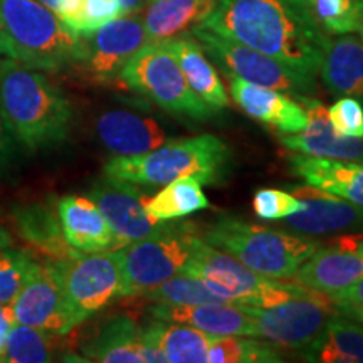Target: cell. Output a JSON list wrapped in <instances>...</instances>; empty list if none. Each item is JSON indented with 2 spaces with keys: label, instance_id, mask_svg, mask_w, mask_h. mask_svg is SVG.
Wrapping results in <instances>:
<instances>
[{
  "label": "cell",
  "instance_id": "obj_1",
  "mask_svg": "<svg viewBox=\"0 0 363 363\" xmlns=\"http://www.w3.org/2000/svg\"><path fill=\"white\" fill-rule=\"evenodd\" d=\"M201 26L315 76L330 39L305 0H219Z\"/></svg>",
  "mask_w": 363,
  "mask_h": 363
},
{
  "label": "cell",
  "instance_id": "obj_2",
  "mask_svg": "<svg viewBox=\"0 0 363 363\" xmlns=\"http://www.w3.org/2000/svg\"><path fill=\"white\" fill-rule=\"evenodd\" d=\"M0 110L12 138L30 150L54 147L69 135L72 108L62 91L12 57L0 61Z\"/></svg>",
  "mask_w": 363,
  "mask_h": 363
},
{
  "label": "cell",
  "instance_id": "obj_3",
  "mask_svg": "<svg viewBox=\"0 0 363 363\" xmlns=\"http://www.w3.org/2000/svg\"><path fill=\"white\" fill-rule=\"evenodd\" d=\"M230 160L229 147L219 136L206 133L163 143L143 155L111 158L104 175L135 185H165L187 177L216 185L230 172Z\"/></svg>",
  "mask_w": 363,
  "mask_h": 363
},
{
  "label": "cell",
  "instance_id": "obj_4",
  "mask_svg": "<svg viewBox=\"0 0 363 363\" xmlns=\"http://www.w3.org/2000/svg\"><path fill=\"white\" fill-rule=\"evenodd\" d=\"M203 240L272 279H291L299 266L323 246L310 238L267 229L230 216L219 217L207 227Z\"/></svg>",
  "mask_w": 363,
  "mask_h": 363
},
{
  "label": "cell",
  "instance_id": "obj_5",
  "mask_svg": "<svg viewBox=\"0 0 363 363\" xmlns=\"http://www.w3.org/2000/svg\"><path fill=\"white\" fill-rule=\"evenodd\" d=\"M13 59L39 71H57L83 61L84 39L38 0H0Z\"/></svg>",
  "mask_w": 363,
  "mask_h": 363
},
{
  "label": "cell",
  "instance_id": "obj_6",
  "mask_svg": "<svg viewBox=\"0 0 363 363\" xmlns=\"http://www.w3.org/2000/svg\"><path fill=\"white\" fill-rule=\"evenodd\" d=\"M182 274L195 276L225 301L239 306L267 308L313 293V289L298 283H281L257 274L235 257L212 247L203 238L195 242Z\"/></svg>",
  "mask_w": 363,
  "mask_h": 363
},
{
  "label": "cell",
  "instance_id": "obj_7",
  "mask_svg": "<svg viewBox=\"0 0 363 363\" xmlns=\"http://www.w3.org/2000/svg\"><path fill=\"white\" fill-rule=\"evenodd\" d=\"M118 78L126 88L142 94L163 111L194 121L212 118V110L190 88L165 40L143 45L123 66Z\"/></svg>",
  "mask_w": 363,
  "mask_h": 363
},
{
  "label": "cell",
  "instance_id": "obj_8",
  "mask_svg": "<svg viewBox=\"0 0 363 363\" xmlns=\"http://www.w3.org/2000/svg\"><path fill=\"white\" fill-rule=\"evenodd\" d=\"M201 235L190 222H167L148 238L121 247V296H147L163 281L180 274Z\"/></svg>",
  "mask_w": 363,
  "mask_h": 363
},
{
  "label": "cell",
  "instance_id": "obj_9",
  "mask_svg": "<svg viewBox=\"0 0 363 363\" xmlns=\"http://www.w3.org/2000/svg\"><path fill=\"white\" fill-rule=\"evenodd\" d=\"M190 34L225 74L238 76L247 83L283 91L291 96H310L316 91V78L310 72L299 71L279 59L267 56L238 40L212 33L202 26H195Z\"/></svg>",
  "mask_w": 363,
  "mask_h": 363
},
{
  "label": "cell",
  "instance_id": "obj_10",
  "mask_svg": "<svg viewBox=\"0 0 363 363\" xmlns=\"http://www.w3.org/2000/svg\"><path fill=\"white\" fill-rule=\"evenodd\" d=\"M54 264L61 276L67 306L76 326L121 296L123 271L120 249L98 252L74 251Z\"/></svg>",
  "mask_w": 363,
  "mask_h": 363
},
{
  "label": "cell",
  "instance_id": "obj_11",
  "mask_svg": "<svg viewBox=\"0 0 363 363\" xmlns=\"http://www.w3.org/2000/svg\"><path fill=\"white\" fill-rule=\"evenodd\" d=\"M244 308L252 316L261 338L296 352L306 350L315 343L338 313L326 294L316 291L286 299L274 306Z\"/></svg>",
  "mask_w": 363,
  "mask_h": 363
},
{
  "label": "cell",
  "instance_id": "obj_12",
  "mask_svg": "<svg viewBox=\"0 0 363 363\" xmlns=\"http://www.w3.org/2000/svg\"><path fill=\"white\" fill-rule=\"evenodd\" d=\"M16 323L33 326L52 335H66L76 328L54 262H38L11 303Z\"/></svg>",
  "mask_w": 363,
  "mask_h": 363
},
{
  "label": "cell",
  "instance_id": "obj_13",
  "mask_svg": "<svg viewBox=\"0 0 363 363\" xmlns=\"http://www.w3.org/2000/svg\"><path fill=\"white\" fill-rule=\"evenodd\" d=\"M116 238L118 249L158 233L167 222H155L145 211V197L138 185L104 175L89 190Z\"/></svg>",
  "mask_w": 363,
  "mask_h": 363
},
{
  "label": "cell",
  "instance_id": "obj_14",
  "mask_svg": "<svg viewBox=\"0 0 363 363\" xmlns=\"http://www.w3.org/2000/svg\"><path fill=\"white\" fill-rule=\"evenodd\" d=\"M83 39V62L99 83H110L118 78L126 62L150 43L142 17L133 13L108 22Z\"/></svg>",
  "mask_w": 363,
  "mask_h": 363
},
{
  "label": "cell",
  "instance_id": "obj_15",
  "mask_svg": "<svg viewBox=\"0 0 363 363\" xmlns=\"http://www.w3.org/2000/svg\"><path fill=\"white\" fill-rule=\"evenodd\" d=\"M363 278V240L342 238L331 246H321L303 262L293 276L294 283L313 291L335 294Z\"/></svg>",
  "mask_w": 363,
  "mask_h": 363
},
{
  "label": "cell",
  "instance_id": "obj_16",
  "mask_svg": "<svg viewBox=\"0 0 363 363\" xmlns=\"http://www.w3.org/2000/svg\"><path fill=\"white\" fill-rule=\"evenodd\" d=\"M294 195L305 207L283 219L293 233L303 235H337L363 233V207L316 187H296Z\"/></svg>",
  "mask_w": 363,
  "mask_h": 363
},
{
  "label": "cell",
  "instance_id": "obj_17",
  "mask_svg": "<svg viewBox=\"0 0 363 363\" xmlns=\"http://www.w3.org/2000/svg\"><path fill=\"white\" fill-rule=\"evenodd\" d=\"M227 78L234 103L246 115L283 135L299 133L305 130L308 125L306 110L303 104L291 98V94L247 83L238 76L227 74Z\"/></svg>",
  "mask_w": 363,
  "mask_h": 363
},
{
  "label": "cell",
  "instance_id": "obj_18",
  "mask_svg": "<svg viewBox=\"0 0 363 363\" xmlns=\"http://www.w3.org/2000/svg\"><path fill=\"white\" fill-rule=\"evenodd\" d=\"M305 106L308 125L299 133L283 135L281 143L301 155L363 162V138L338 135L330 123L328 110L318 99L298 96Z\"/></svg>",
  "mask_w": 363,
  "mask_h": 363
},
{
  "label": "cell",
  "instance_id": "obj_19",
  "mask_svg": "<svg viewBox=\"0 0 363 363\" xmlns=\"http://www.w3.org/2000/svg\"><path fill=\"white\" fill-rule=\"evenodd\" d=\"M155 320L172 321L217 335V337H259L256 323L244 306L234 303L212 305H158L150 308Z\"/></svg>",
  "mask_w": 363,
  "mask_h": 363
},
{
  "label": "cell",
  "instance_id": "obj_20",
  "mask_svg": "<svg viewBox=\"0 0 363 363\" xmlns=\"http://www.w3.org/2000/svg\"><path fill=\"white\" fill-rule=\"evenodd\" d=\"M96 135L116 157H135L167 143V133L153 118L136 113L106 111L96 120Z\"/></svg>",
  "mask_w": 363,
  "mask_h": 363
},
{
  "label": "cell",
  "instance_id": "obj_21",
  "mask_svg": "<svg viewBox=\"0 0 363 363\" xmlns=\"http://www.w3.org/2000/svg\"><path fill=\"white\" fill-rule=\"evenodd\" d=\"M56 211L62 235L71 249L78 252L118 249L110 224L89 197L66 195L57 202Z\"/></svg>",
  "mask_w": 363,
  "mask_h": 363
},
{
  "label": "cell",
  "instance_id": "obj_22",
  "mask_svg": "<svg viewBox=\"0 0 363 363\" xmlns=\"http://www.w3.org/2000/svg\"><path fill=\"white\" fill-rule=\"evenodd\" d=\"M148 362L203 363L217 335L194 326L155 320L142 330Z\"/></svg>",
  "mask_w": 363,
  "mask_h": 363
},
{
  "label": "cell",
  "instance_id": "obj_23",
  "mask_svg": "<svg viewBox=\"0 0 363 363\" xmlns=\"http://www.w3.org/2000/svg\"><path fill=\"white\" fill-rule=\"evenodd\" d=\"M289 167L310 187L363 207V162L293 155L289 157Z\"/></svg>",
  "mask_w": 363,
  "mask_h": 363
},
{
  "label": "cell",
  "instance_id": "obj_24",
  "mask_svg": "<svg viewBox=\"0 0 363 363\" xmlns=\"http://www.w3.org/2000/svg\"><path fill=\"white\" fill-rule=\"evenodd\" d=\"M325 88L335 96H350L363 104V43L343 34L328 39L320 71Z\"/></svg>",
  "mask_w": 363,
  "mask_h": 363
},
{
  "label": "cell",
  "instance_id": "obj_25",
  "mask_svg": "<svg viewBox=\"0 0 363 363\" xmlns=\"http://www.w3.org/2000/svg\"><path fill=\"white\" fill-rule=\"evenodd\" d=\"M167 45L179 61L185 79L194 93L211 108L212 111L229 106V94L219 78V72L203 54L201 43L190 33L167 39Z\"/></svg>",
  "mask_w": 363,
  "mask_h": 363
},
{
  "label": "cell",
  "instance_id": "obj_26",
  "mask_svg": "<svg viewBox=\"0 0 363 363\" xmlns=\"http://www.w3.org/2000/svg\"><path fill=\"white\" fill-rule=\"evenodd\" d=\"M219 0H150L142 21L150 43L190 33L211 16Z\"/></svg>",
  "mask_w": 363,
  "mask_h": 363
},
{
  "label": "cell",
  "instance_id": "obj_27",
  "mask_svg": "<svg viewBox=\"0 0 363 363\" xmlns=\"http://www.w3.org/2000/svg\"><path fill=\"white\" fill-rule=\"evenodd\" d=\"M21 239L34 251L43 254L49 262L66 259L74 252L62 235L61 222L51 207L29 203L12 212Z\"/></svg>",
  "mask_w": 363,
  "mask_h": 363
},
{
  "label": "cell",
  "instance_id": "obj_28",
  "mask_svg": "<svg viewBox=\"0 0 363 363\" xmlns=\"http://www.w3.org/2000/svg\"><path fill=\"white\" fill-rule=\"evenodd\" d=\"M86 360L103 363H147L142 328L133 320L121 316L99 330L91 343L84 347Z\"/></svg>",
  "mask_w": 363,
  "mask_h": 363
},
{
  "label": "cell",
  "instance_id": "obj_29",
  "mask_svg": "<svg viewBox=\"0 0 363 363\" xmlns=\"http://www.w3.org/2000/svg\"><path fill=\"white\" fill-rule=\"evenodd\" d=\"M301 355L318 363H363V325L337 313Z\"/></svg>",
  "mask_w": 363,
  "mask_h": 363
},
{
  "label": "cell",
  "instance_id": "obj_30",
  "mask_svg": "<svg viewBox=\"0 0 363 363\" xmlns=\"http://www.w3.org/2000/svg\"><path fill=\"white\" fill-rule=\"evenodd\" d=\"M211 207L202 182L187 177L165 184L152 199H145V211L155 222L177 220Z\"/></svg>",
  "mask_w": 363,
  "mask_h": 363
},
{
  "label": "cell",
  "instance_id": "obj_31",
  "mask_svg": "<svg viewBox=\"0 0 363 363\" xmlns=\"http://www.w3.org/2000/svg\"><path fill=\"white\" fill-rule=\"evenodd\" d=\"M52 333L13 323L0 353L2 363H45L54 358Z\"/></svg>",
  "mask_w": 363,
  "mask_h": 363
},
{
  "label": "cell",
  "instance_id": "obj_32",
  "mask_svg": "<svg viewBox=\"0 0 363 363\" xmlns=\"http://www.w3.org/2000/svg\"><path fill=\"white\" fill-rule=\"evenodd\" d=\"M208 363H278L279 352L256 337H216L207 353Z\"/></svg>",
  "mask_w": 363,
  "mask_h": 363
},
{
  "label": "cell",
  "instance_id": "obj_33",
  "mask_svg": "<svg viewBox=\"0 0 363 363\" xmlns=\"http://www.w3.org/2000/svg\"><path fill=\"white\" fill-rule=\"evenodd\" d=\"M148 299L158 305H212V303H229L219 294L212 291L208 286L195 276L175 274L163 281L152 293Z\"/></svg>",
  "mask_w": 363,
  "mask_h": 363
},
{
  "label": "cell",
  "instance_id": "obj_34",
  "mask_svg": "<svg viewBox=\"0 0 363 363\" xmlns=\"http://www.w3.org/2000/svg\"><path fill=\"white\" fill-rule=\"evenodd\" d=\"M308 7L328 35L355 33L363 17V0H313Z\"/></svg>",
  "mask_w": 363,
  "mask_h": 363
},
{
  "label": "cell",
  "instance_id": "obj_35",
  "mask_svg": "<svg viewBox=\"0 0 363 363\" xmlns=\"http://www.w3.org/2000/svg\"><path fill=\"white\" fill-rule=\"evenodd\" d=\"M35 261L19 249L9 247L0 254V305H11L29 278Z\"/></svg>",
  "mask_w": 363,
  "mask_h": 363
},
{
  "label": "cell",
  "instance_id": "obj_36",
  "mask_svg": "<svg viewBox=\"0 0 363 363\" xmlns=\"http://www.w3.org/2000/svg\"><path fill=\"white\" fill-rule=\"evenodd\" d=\"M254 214L261 220H283L288 216L296 214L305 207V201L298 195L279 189H261L254 194Z\"/></svg>",
  "mask_w": 363,
  "mask_h": 363
},
{
  "label": "cell",
  "instance_id": "obj_37",
  "mask_svg": "<svg viewBox=\"0 0 363 363\" xmlns=\"http://www.w3.org/2000/svg\"><path fill=\"white\" fill-rule=\"evenodd\" d=\"M328 118L338 135L363 138V104L358 99L338 96L328 108Z\"/></svg>",
  "mask_w": 363,
  "mask_h": 363
},
{
  "label": "cell",
  "instance_id": "obj_38",
  "mask_svg": "<svg viewBox=\"0 0 363 363\" xmlns=\"http://www.w3.org/2000/svg\"><path fill=\"white\" fill-rule=\"evenodd\" d=\"M121 16H125V12L118 0H83L76 34L81 38H88L101 26Z\"/></svg>",
  "mask_w": 363,
  "mask_h": 363
},
{
  "label": "cell",
  "instance_id": "obj_39",
  "mask_svg": "<svg viewBox=\"0 0 363 363\" xmlns=\"http://www.w3.org/2000/svg\"><path fill=\"white\" fill-rule=\"evenodd\" d=\"M49 11H52L65 24L69 27L72 33H76V26L79 22L83 0H38Z\"/></svg>",
  "mask_w": 363,
  "mask_h": 363
},
{
  "label": "cell",
  "instance_id": "obj_40",
  "mask_svg": "<svg viewBox=\"0 0 363 363\" xmlns=\"http://www.w3.org/2000/svg\"><path fill=\"white\" fill-rule=\"evenodd\" d=\"M337 311L350 310V308H363V278L358 279L350 288L343 289L328 296Z\"/></svg>",
  "mask_w": 363,
  "mask_h": 363
},
{
  "label": "cell",
  "instance_id": "obj_41",
  "mask_svg": "<svg viewBox=\"0 0 363 363\" xmlns=\"http://www.w3.org/2000/svg\"><path fill=\"white\" fill-rule=\"evenodd\" d=\"M13 323H16V320H13L11 305H0V353L4 350L7 333Z\"/></svg>",
  "mask_w": 363,
  "mask_h": 363
},
{
  "label": "cell",
  "instance_id": "obj_42",
  "mask_svg": "<svg viewBox=\"0 0 363 363\" xmlns=\"http://www.w3.org/2000/svg\"><path fill=\"white\" fill-rule=\"evenodd\" d=\"M11 140H12V135L11 131H9V126L6 123V118L2 115V110H0V163L6 160V157L9 155Z\"/></svg>",
  "mask_w": 363,
  "mask_h": 363
},
{
  "label": "cell",
  "instance_id": "obj_43",
  "mask_svg": "<svg viewBox=\"0 0 363 363\" xmlns=\"http://www.w3.org/2000/svg\"><path fill=\"white\" fill-rule=\"evenodd\" d=\"M0 56H7L13 59V49L11 44V39H9L6 26H4L2 13H0Z\"/></svg>",
  "mask_w": 363,
  "mask_h": 363
},
{
  "label": "cell",
  "instance_id": "obj_44",
  "mask_svg": "<svg viewBox=\"0 0 363 363\" xmlns=\"http://www.w3.org/2000/svg\"><path fill=\"white\" fill-rule=\"evenodd\" d=\"M118 2H120V6H121V9H123L125 13L138 12L140 9L147 4L145 0H118Z\"/></svg>",
  "mask_w": 363,
  "mask_h": 363
},
{
  "label": "cell",
  "instance_id": "obj_45",
  "mask_svg": "<svg viewBox=\"0 0 363 363\" xmlns=\"http://www.w3.org/2000/svg\"><path fill=\"white\" fill-rule=\"evenodd\" d=\"M9 247H12L11 235H9L7 229L2 225V222H0V254H2L4 251H7Z\"/></svg>",
  "mask_w": 363,
  "mask_h": 363
},
{
  "label": "cell",
  "instance_id": "obj_46",
  "mask_svg": "<svg viewBox=\"0 0 363 363\" xmlns=\"http://www.w3.org/2000/svg\"><path fill=\"white\" fill-rule=\"evenodd\" d=\"M342 313V315L352 318V320H355L357 323L363 325V308H350V310H343V311H338Z\"/></svg>",
  "mask_w": 363,
  "mask_h": 363
},
{
  "label": "cell",
  "instance_id": "obj_47",
  "mask_svg": "<svg viewBox=\"0 0 363 363\" xmlns=\"http://www.w3.org/2000/svg\"><path fill=\"white\" fill-rule=\"evenodd\" d=\"M357 33L360 34V39H362V43H363V17H362L360 24H358V29H357Z\"/></svg>",
  "mask_w": 363,
  "mask_h": 363
},
{
  "label": "cell",
  "instance_id": "obj_48",
  "mask_svg": "<svg viewBox=\"0 0 363 363\" xmlns=\"http://www.w3.org/2000/svg\"><path fill=\"white\" fill-rule=\"evenodd\" d=\"M311 2H313V0H305V4H306V6H310Z\"/></svg>",
  "mask_w": 363,
  "mask_h": 363
},
{
  "label": "cell",
  "instance_id": "obj_49",
  "mask_svg": "<svg viewBox=\"0 0 363 363\" xmlns=\"http://www.w3.org/2000/svg\"><path fill=\"white\" fill-rule=\"evenodd\" d=\"M145 2H150V0H145Z\"/></svg>",
  "mask_w": 363,
  "mask_h": 363
}]
</instances>
